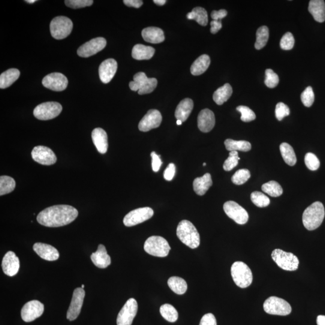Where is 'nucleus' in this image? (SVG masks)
<instances>
[{
  "mask_svg": "<svg viewBox=\"0 0 325 325\" xmlns=\"http://www.w3.org/2000/svg\"><path fill=\"white\" fill-rule=\"evenodd\" d=\"M78 211L68 205H57L42 210L37 221L47 227H60L70 224L77 218Z\"/></svg>",
  "mask_w": 325,
  "mask_h": 325,
  "instance_id": "obj_1",
  "label": "nucleus"
},
{
  "mask_svg": "<svg viewBox=\"0 0 325 325\" xmlns=\"http://www.w3.org/2000/svg\"><path fill=\"white\" fill-rule=\"evenodd\" d=\"M324 214L323 204L320 202H315L304 211L302 215L304 227L309 231L315 230L323 222Z\"/></svg>",
  "mask_w": 325,
  "mask_h": 325,
  "instance_id": "obj_2",
  "label": "nucleus"
},
{
  "mask_svg": "<svg viewBox=\"0 0 325 325\" xmlns=\"http://www.w3.org/2000/svg\"><path fill=\"white\" fill-rule=\"evenodd\" d=\"M177 237L185 245L191 249L197 248L200 245V236L191 222L183 220L177 229Z\"/></svg>",
  "mask_w": 325,
  "mask_h": 325,
  "instance_id": "obj_3",
  "label": "nucleus"
},
{
  "mask_svg": "<svg viewBox=\"0 0 325 325\" xmlns=\"http://www.w3.org/2000/svg\"><path fill=\"white\" fill-rule=\"evenodd\" d=\"M231 273L232 278L238 287L245 288L252 284L253 276L251 270L243 262H235L232 265Z\"/></svg>",
  "mask_w": 325,
  "mask_h": 325,
  "instance_id": "obj_4",
  "label": "nucleus"
},
{
  "mask_svg": "<svg viewBox=\"0 0 325 325\" xmlns=\"http://www.w3.org/2000/svg\"><path fill=\"white\" fill-rule=\"evenodd\" d=\"M133 79V81L129 82V88L132 91H138L139 95L151 93L157 86L158 81L156 78H147L146 74L142 72L135 74Z\"/></svg>",
  "mask_w": 325,
  "mask_h": 325,
  "instance_id": "obj_5",
  "label": "nucleus"
},
{
  "mask_svg": "<svg viewBox=\"0 0 325 325\" xmlns=\"http://www.w3.org/2000/svg\"><path fill=\"white\" fill-rule=\"evenodd\" d=\"M144 250L147 254L158 257H165L171 250L168 241L160 236H151L144 244Z\"/></svg>",
  "mask_w": 325,
  "mask_h": 325,
  "instance_id": "obj_6",
  "label": "nucleus"
},
{
  "mask_svg": "<svg viewBox=\"0 0 325 325\" xmlns=\"http://www.w3.org/2000/svg\"><path fill=\"white\" fill-rule=\"evenodd\" d=\"M272 258L276 264L283 270L294 271L299 267V259L292 253L276 249L273 250L272 253Z\"/></svg>",
  "mask_w": 325,
  "mask_h": 325,
  "instance_id": "obj_7",
  "label": "nucleus"
},
{
  "mask_svg": "<svg viewBox=\"0 0 325 325\" xmlns=\"http://www.w3.org/2000/svg\"><path fill=\"white\" fill-rule=\"evenodd\" d=\"M73 24L69 18L66 17L54 18L50 23V32L54 39H60L67 38L71 34Z\"/></svg>",
  "mask_w": 325,
  "mask_h": 325,
  "instance_id": "obj_8",
  "label": "nucleus"
},
{
  "mask_svg": "<svg viewBox=\"0 0 325 325\" xmlns=\"http://www.w3.org/2000/svg\"><path fill=\"white\" fill-rule=\"evenodd\" d=\"M263 308L267 314L272 315H287L291 312L290 303L275 296L268 298L263 304Z\"/></svg>",
  "mask_w": 325,
  "mask_h": 325,
  "instance_id": "obj_9",
  "label": "nucleus"
},
{
  "mask_svg": "<svg viewBox=\"0 0 325 325\" xmlns=\"http://www.w3.org/2000/svg\"><path fill=\"white\" fill-rule=\"evenodd\" d=\"M62 111V105L59 102H47L36 106L33 111V114L38 119L47 120L55 118Z\"/></svg>",
  "mask_w": 325,
  "mask_h": 325,
  "instance_id": "obj_10",
  "label": "nucleus"
},
{
  "mask_svg": "<svg viewBox=\"0 0 325 325\" xmlns=\"http://www.w3.org/2000/svg\"><path fill=\"white\" fill-rule=\"evenodd\" d=\"M153 211L149 207L139 208L128 213L123 220L126 227H130L140 224L152 218Z\"/></svg>",
  "mask_w": 325,
  "mask_h": 325,
  "instance_id": "obj_11",
  "label": "nucleus"
},
{
  "mask_svg": "<svg viewBox=\"0 0 325 325\" xmlns=\"http://www.w3.org/2000/svg\"><path fill=\"white\" fill-rule=\"evenodd\" d=\"M224 210L229 218L237 224L244 225L248 221L249 215L246 210L234 201H228L224 205Z\"/></svg>",
  "mask_w": 325,
  "mask_h": 325,
  "instance_id": "obj_12",
  "label": "nucleus"
},
{
  "mask_svg": "<svg viewBox=\"0 0 325 325\" xmlns=\"http://www.w3.org/2000/svg\"><path fill=\"white\" fill-rule=\"evenodd\" d=\"M138 310V304L134 298L126 301L117 317V325H131Z\"/></svg>",
  "mask_w": 325,
  "mask_h": 325,
  "instance_id": "obj_13",
  "label": "nucleus"
},
{
  "mask_svg": "<svg viewBox=\"0 0 325 325\" xmlns=\"http://www.w3.org/2000/svg\"><path fill=\"white\" fill-rule=\"evenodd\" d=\"M44 311L43 303L33 300L25 304L21 309V317L26 322H31L41 317Z\"/></svg>",
  "mask_w": 325,
  "mask_h": 325,
  "instance_id": "obj_14",
  "label": "nucleus"
},
{
  "mask_svg": "<svg viewBox=\"0 0 325 325\" xmlns=\"http://www.w3.org/2000/svg\"><path fill=\"white\" fill-rule=\"evenodd\" d=\"M106 44L107 41L104 38L93 39L78 48V55L81 57H89L95 55L103 50Z\"/></svg>",
  "mask_w": 325,
  "mask_h": 325,
  "instance_id": "obj_15",
  "label": "nucleus"
},
{
  "mask_svg": "<svg viewBox=\"0 0 325 325\" xmlns=\"http://www.w3.org/2000/svg\"><path fill=\"white\" fill-rule=\"evenodd\" d=\"M85 296V291L83 288L75 289L72 296L70 306L66 314V318L69 320L73 321L79 315L82 308L83 301Z\"/></svg>",
  "mask_w": 325,
  "mask_h": 325,
  "instance_id": "obj_16",
  "label": "nucleus"
},
{
  "mask_svg": "<svg viewBox=\"0 0 325 325\" xmlns=\"http://www.w3.org/2000/svg\"><path fill=\"white\" fill-rule=\"evenodd\" d=\"M42 84L48 89L60 92L66 89L68 80L64 75L59 72H54L45 76L42 80Z\"/></svg>",
  "mask_w": 325,
  "mask_h": 325,
  "instance_id": "obj_17",
  "label": "nucleus"
},
{
  "mask_svg": "<svg viewBox=\"0 0 325 325\" xmlns=\"http://www.w3.org/2000/svg\"><path fill=\"white\" fill-rule=\"evenodd\" d=\"M32 156L35 161L42 165H52L57 161L55 153L47 146H35L32 150Z\"/></svg>",
  "mask_w": 325,
  "mask_h": 325,
  "instance_id": "obj_18",
  "label": "nucleus"
},
{
  "mask_svg": "<svg viewBox=\"0 0 325 325\" xmlns=\"http://www.w3.org/2000/svg\"><path fill=\"white\" fill-rule=\"evenodd\" d=\"M161 121L162 116L160 112L157 110H150L138 123V129L143 132L149 131L150 129L158 128Z\"/></svg>",
  "mask_w": 325,
  "mask_h": 325,
  "instance_id": "obj_19",
  "label": "nucleus"
},
{
  "mask_svg": "<svg viewBox=\"0 0 325 325\" xmlns=\"http://www.w3.org/2000/svg\"><path fill=\"white\" fill-rule=\"evenodd\" d=\"M117 69V63L115 60L108 59L101 63L99 67V78L102 82L107 84L113 79Z\"/></svg>",
  "mask_w": 325,
  "mask_h": 325,
  "instance_id": "obj_20",
  "label": "nucleus"
},
{
  "mask_svg": "<svg viewBox=\"0 0 325 325\" xmlns=\"http://www.w3.org/2000/svg\"><path fill=\"white\" fill-rule=\"evenodd\" d=\"M20 267V260L16 254L12 251L6 253L2 261L3 270L6 275L9 276L16 275Z\"/></svg>",
  "mask_w": 325,
  "mask_h": 325,
  "instance_id": "obj_21",
  "label": "nucleus"
},
{
  "mask_svg": "<svg viewBox=\"0 0 325 325\" xmlns=\"http://www.w3.org/2000/svg\"><path fill=\"white\" fill-rule=\"evenodd\" d=\"M215 114L212 110L206 108L200 111L198 116V126L200 130L203 132L212 131L215 125Z\"/></svg>",
  "mask_w": 325,
  "mask_h": 325,
  "instance_id": "obj_22",
  "label": "nucleus"
},
{
  "mask_svg": "<svg viewBox=\"0 0 325 325\" xmlns=\"http://www.w3.org/2000/svg\"><path fill=\"white\" fill-rule=\"evenodd\" d=\"M33 250L39 257L47 261H56L59 258V252L53 246L43 243H36Z\"/></svg>",
  "mask_w": 325,
  "mask_h": 325,
  "instance_id": "obj_23",
  "label": "nucleus"
},
{
  "mask_svg": "<svg viewBox=\"0 0 325 325\" xmlns=\"http://www.w3.org/2000/svg\"><path fill=\"white\" fill-rule=\"evenodd\" d=\"M92 138L93 143L101 153H105L108 149V137L106 132L101 128L93 129L92 132Z\"/></svg>",
  "mask_w": 325,
  "mask_h": 325,
  "instance_id": "obj_24",
  "label": "nucleus"
},
{
  "mask_svg": "<svg viewBox=\"0 0 325 325\" xmlns=\"http://www.w3.org/2000/svg\"><path fill=\"white\" fill-rule=\"evenodd\" d=\"M90 258L93 263L100 269H105L111 264L110 257L107 254L105 247L102 245L98 246L97 251L92 253Z\"/></svg>",
  "mask_w": 325,
  "mask_h": 325,
  "instance_id": "obj_25",
  "label": "nucleus"
},
{
  "mask_svg": "<svg viewBox=\"0 0 325 325\" xmlns=\"http://www.w3.org/2000/svg\"><path fill=\"white\" fill-rule=\"evenodd\" d=\"M141 35L144 41L151 44H159L165 41L164 31L158 27H147L142 30Z\"/></svg>",
  "mask_w": 325,
  "mask_h": 325,
  "instance_id": "obj_26",
  "label": "nucleus"
},
{
  "mask_svg": "<svg viewBox=\"0 0 325 325\" xmlns=\"http://www.w3.org/2000/svg\"><path fill=\"white\" fill-rule=\"evenodd\" d=\"M308 11L317 22L323 23L325 21V3L323 0H311L309 3Z\"/></svg>",
  "mask_w": 325,
  "mask_h": 325,
  "instance_id": "obj_27",
  "label": "nucleus"
},
{
  "mask_svg": "<svg viewBox=\"0 0 325 325\" xmlns=\"http://www.w3.org/2000/svg\"><path fill=\"white\" fill-rule=\"evenodd\" d=\"M194 108V102L190 98H185L181 101L177 107L175 116L177 120L185 122L191 114Z\"/></svg>",
  "mask_w": 325,
  "mask_h": 325,
  "instance_id": "obj_28",
  "label": "nucleus"
},
{
  "mask_svg": "<svg viewBox=\"0 0 325 325\" xmlns=\"http://www.w3.org/2000/svg\"><path fill=\"white\" fill-rule=\"evenodd\" d=\"M213 185L212 176L209 173H207L203 177L195 179L193 183L194 190L196 194L203 196Z\"/></svg>",
  "mask_w": 325,
  "mask_h": 325,
  "instance_id": "obj_29",
  "label": "nucleus"
},
{
  "mask_svg": "<svg viewBox=\"0 0 325 325\" xmlns=\"http://www.w3.org/2000/svg\"><path fill=\"white\" fill-rule=\"evenodd\" d=\"M155 53L154 48L141 44H137L132 48V58L138 60H149Z\"/></svg>",
  "mask_w": 325,
  "mask_h": 325,
  "instance_id": "obj_30",
  "label": "nucleus"
},
{
  "mask_svg": "<svg viewBox=\"0 0 325 325\" xmlns=\"http://www.w3.org/2000/svg\"><path fill=\"white\" fill-rule=\"evenodd\" d=\"M210 62V57L207 54H203V55L199 57L191 66V74L194 75L203 74L209 68Z\"/></svg>",
  "mask_w": 325,
  "mask_h": 325,
  "instance_id": "obj_31",
  "label": "nucleus"
},
{
  "mask_svg": "<svg viewBox=\"0 0 325 325\" xmlns=\"http://www.w3.org/2000/svg\"><path fill=\"white\" fill-rule=\"evenodd\" d=\"M20 72L18 69L12 68L6 71L0 75V88H8L20 77Z\"/></svg>",
  "mask_w": 325,
  "mask_h": 325,
  "instance_id": "obj_32",
  "label": "nucleus"
},
{
  "mask_svg": "<svg viewBox=\"0 0 325 325\" xmlns=\"http://www.w3.org/2000/svg\"><path fill=\"white\" fill-rule=\"evenodd\" d=\"M233 93V88L230 84H225L224 86L217 89L213 94V100L218 105H221L228 100Z\"/></svg>",
  "mask_w": 325,
  "mask_h": 325,
  "instance_id": "obj_33",
  "label": "nucleus"
},
{
  "mask_svg": "<svg viewBox=\"0 0 325 325\" xmlns=\"http://www.w3.org/2000/svg\"><path fill=\"white\" fill-rule=\"evenodd\" d=\"M226 149L229 151H237L240 150L243 152H248L251 149V144L248 141L234 140L228 138L225 141Z\"/></svg>",
  "mask_w": 325,
  "mask_h": 325,
  "instance_id": "obj_34",
  "label": "nucleus"
},
{
  "mask_svg": "<svg viewBox=\"0 0 325 325\" xmlns=\"http://www.w3.org/2000/svg\"><path fill=\"white\" fill-rule=\"evenodd\" d=\"M168 284L171 290L177 294H185L188 290V284L186 281L180 277H171L168 279Z\"/></svg>",
  "mask_w": 325,
  "mask_h": 325,
  "instance_id": "obj_35",
  "label": "nucleus"
},
{
  "mask_svg": "<svg viewBox=\"0 0 325 325\" xmlns=\"http://www.w3.org/2000/svg\"><path fill=\"white\" fill-rule=\"evenodd\" d=\"M279 148L282 158L286 164L290 167H293L296 164L297 158L293 147L287 143H282Z\"/></svg>",
  "mask_w": 325,
  "mask_h": 325,
  "instance_id": "obj_36",
  "label": "nucleus"
},
{
  "mask_svg": "<svg viewBox=\"0 0 325 325\" xmlns=\"http://www.w3.org/2000/svg\"><path fill=\"white\" fill-rule=\"evenodd\" d=\"M188 20H194L201 26H206L208 24V14L203 8L197 7L193 9L191 12L187 15Z\"/></svg>",
  "mask_w": 325,
  "mask_h": 325,
  "instance_id": "obj_37",
  "label": "nucleus"
},
{
  "mask_svg": "<svg viewBox=\"0 0 325 325\" xmlns=\"http://www.w3.org/2000/svg\"><path fill=\"white\" fill-rule=\"evenodd\" d=\"M256 42L255 48L259 50L266 46L269 38V29L267 26H261L257 30L256 33Z\"/></svg>",
  "mask_w": 325,
  "mask_h": 325,
  "instance_id": "obj_38",
  "label": "nucleus"
},
{
  "mask_svg": "<svg viewBox=\"0 0 325 325\" xmlns=\"http://www.w3.org/2000/svg\"><path fill=\"white\" fill-rule=\"evenodd\" d=\"M159 312L162 317L168 321L176 322L179 318V313L177 309L170 304L166 303L161 306L159 308Z\"/></svg>",
  "mask_w": 325,
  "mask_h": 325,
  "instance_id": "obj_39",
  "label": "nucleus"
},
{
  "mask_svg": "<svg viewBox=\"0 0 325 325\" xmlns=\"http://www.w3.org/2000/svg\"><path fill=\"white\" fill-rule=\"evenodd\" d=\"M261 189L262 191L272 197H279L283 193L282 187L275 181H270V182L264 184L262 186Z\"/></svg>",
  "mask_w": 325,
  "mask_h": 325,
  "instance_id": "obj_40",
  "label": "nucleus"
},
{
  "mask_svg": "<svg viewBox=\"0 0 325 325\" xmlns=\"http://www.w3.org/2000/svg\"><path fill=\"white\" fill-rule=\"evenodd\" d=\"M16 183L13 178L9 176L0 177V195L10 194L14 191Z\"/></svg>",
  "mask_w": 325,
  "mask_h": 325,
  "instance_id": "obj_41",
  "label": "nucleus"
},
{
  "mask_svg": "<svg viewBox=\"0 0 325 325\" xmlns=\"http://www.w3.org/2000/svg\"><path fill=\"white\" fill-rule=\"evenodd\" d=\"M251 201L256 206L263 208L269 206L270 203V199L263 193L254 192L251 195Z\"/></svg>",
  "mask_w": 325,
  "mask_h": 325,
  "instance_id": "obj_42",
  "label": "nucleus"
},
{
  "mask_svg": "<svg viewBox=\"0 0 325 325\" xmlns=\"http://www.w3.org/2000/svg\"><path fill=\"white\" fill-rule=\"evenodd\" d=\"M251 177V174L246 169L238 170L231 178L232 182L236 185H242Z\"/></svg>",
  "mask_w": 325,
  "mask_h": 325,
  "instance_id": "obj_43",
  "label": "nucleus"
},
{
  "mask_svg": "<svg viewBox=\"0 0 325 325\" xmlns=\"http://www.w3.org/2000/svg\"><path fill=\"white\" fill-rule=\"evenodd\" d=\"M239 160L240 158L238 152L230 151L228 158L224 162L223 168L225 171L233 170L235 167H237Z\"/></svg>",
  "mask_w": 325,
  "mask_h": 325,
  "instance_id": "obj_44",
  "label": "nucleus"
},
{
  "mask_svg": "<svg viewBox=\"0 0 325 325\" xmlns=\"http://www.w3.org/2000/svg\"><path fill=\"white\" fill-rule=\"evenodd\" d=\"M265 75H266V78H265L264 83L268 87L272 89L278 85L279 82L278 75L272 69H266Z\"/></svg>",
  "mask_w": 325,
  "mask_h": 325,
  "instance_id": "obj_45",
  "label": "nucleus"
},
{
  "mask_svg": "<svg viewBox=\"0 0 325 325\" xmlns=\"http://www.w3.org/2000/svg\"><path fill=\"white\" fill-rule=\"evenodd\" d=\"M236 109L242 114L241 120L243 122H251L256 118L255 113L248 107L245 106V105H240V106L237 107Z\"/></svg>",
  "mask_w": 325,
  "mask_h": 325,
  "instance_id": "obj_46",
  "label": "nucleus"
},
{
  "mask_svg": "<svg viewBox=\"0 0 325 325\" xmlns=\"http://www.w3.org/2000/svg\"><path fill=\"white\" fill-rule=\"evenodd\" d=\"M301 101L305 107H310L314 101V94L311 86L307 87L301 94Z\"/></svg>",
  "mask_w": 325,
  "mask_h": 325,
  "instance_id": "obj_47",
  "label": "nucleus"
},
{
  "mask_svg": "<svg viewBox=\"0 0 325 325\" xmlns=\"http://www.w3.org/2000/svg\"><path fill=\"white\" fill-rule=\"evenodd\" d=\"M305 164L309 170L313 171L317 170L320 167V161L314 153L311 152L305 155Z\"/></svg>",
  "mask_w": 325,
  "mask_h": 325,
  "instance_id": "obj_48",
  "label": "nucleus"
},
{
  "mask_svg": "<svg viewBox=\"0 0 325 325\" xmlns=\"http://www.w3.org/2000/svg\"><path fill=\"white\" fill-rule=\"evenodd\" d=\"M294 45V38L290 32L286 33L282 36L280 41V47L284 50H290L293 48Z\"/></svg>",
  "mask_w": 325,
  "mask_h": 325,
  "instance_id": "obj_49",
  "label": "nucleus"
},
{
  "mask_svg": "<svg viewBox=\"0 0 325 325\" xmlns=\"http://www.w3.org/2000/svg\"><path fill=\"white\" fill-rule=\"evenodd\" d=\"M65 5L72 9H80L92 5V0H66Z\"/></svg>",
  "mask_w": 325,
  "mask_h": 325,
  "instance_id": "obj_50",
  "label": "nucleus"
},
{
  "mask_svg": "<svg viewBox=\"0 0 325 325\" xmlns=\"http://www.w3.org/2000/svg\"><path fill=\"white\" fill-rule=\"evenodd\" d=\"M290 114V109L287 105L283 102H279L276 104L275 108V116L278 120H282L285 117Z\"/></svg>",
  "mask_w": 325,
  "mask_h": 325,
  "instance_id": "obj_51",
  "label": "nucleus"
},
{
  "mask_svg": "<svg viewBox=\"0 0 325 325\" xmlns=\"http://www.w3.org/2000/svg\"><path fill=\"white\" fill-rule=\"evenodd\" d=\"M200 325H217L215 316L212 313H208L202 317Z\"/></svg>",
  "mask_w": 325,
  "mask_h": 325,
  "instance_id": "obj_52",
  "label": "nucleus"
},
{
  "mask_svg": "<svg viewBox=\"0 0 325 325\" xmlns=\"http://www.w3.org/2000/svg\"><path fill=\"white\" fill-rule=\"evenodd\" d=\"M150 156L152 157V170L155 173L158 172L160 169L161 166L162 165V161L161 160L159 155L156 154L155 152H152L150 153Z\"/></svg>",
  "mask_w": 325,
  "mask_h": 325,
  "instance_id": "obj_53",
  "label": "nucleus"
},
{
  "mask_svg": "<svg viewBox=\"0 0 325 325\" xmlns=\"http://www.w3.org/2000/svg\"><path fill=\"white\" fill-rule=\"evenodd\" d=\"M176 166L174 164H170L168 166L164 172V178L166 180L171 181L174 179L176 174Z\"/></svg>",
  "mask_w": 325,
  "mask_h": 325,
  "instance_id": "obj_54",
  "label": "nucleus"
},
{
  "mask_svg": "<svg viewBox=\"0 0 325 325\" xmlns=\"http://www.w3.org/2000/svg\"><path fill=\"white\" fill-rule=\"evenodd\" d=\"M228 12L225 9H221V10L217 11H213L211 14V17L213 20L221 21L223 18L227 16Z\"/></svg>",
  "mask_w": 325,
  "mask_h": 325,
  "instance_id": "obj_55",
  "label": "nucleus"
},
{
  "mask_svg": "<svg viewBox=\"0 0 325 325\" xmlns=\"http://www.w3.org/2000/svg\"><path fill=\"white\" fill-rule=\"evenodd\" d=\"M210 32L212 34H216L222 29V24L221 21L213 20L210 23Z\"/></svg>",
  "mask_w": 325,
  "mask_h": 325,
  "instance_id": "obj_56",
  "label": "nucleus"
},
{
  "mask_svg": "<svg viewBox=\"0 0 325 325\" xmlns=\"http://www.w3.org/2000/svg\"><path fill=\"white\" fill-rule=\"evenodd\" d=\"M123 3L128 7L139 8L143 5V2L141 0H124Z\"/></svg>",
  "mask_w": 325,
  "mask_h": 325,
  "instance_id": "obj_57",
  "label": "nucleus"
},
{
  "mask_svg": "<svg viewBox=\"0 0 325 325\" xmlns=\"http://www.w3.org/2000/svg\"><path fill=\"white\" fill-rule=\"evenodd\" d=\"M317 325H325V315H320L317 318Z\"/></svg>",
  "mask_w": 325,
  "mask_h": 325,
  "instance_id": "obj_58",
  "label": "nucleus"
},
{
  "mask_svg": "<svg viewBox=\"0 0 325 325\" xmlns=\"http://www.w3.org/2000/svg\"><path fill=\"white\" fill-rule=\"evenodd\" d=\"M153 3H155L156 5L162 6L167 3V1L166 0H153Z\"/></svg>",
  "mask_w": 325,
  "mask_h": 325,
  "instance_id": "obj_59",
  "label": "nucleus"
},
{
  "mask_svg": "<svg viewBox=\"0 0 325 325\" xmlns=\"http://www.w3.org/2000/svg\"><path fill=\"white\" fill-rule=\"evenodd\" d=\"M27 3H30V4H33V3H35L36 1V0H27V1H26Z\"/></svg>",
  "mask_w": 325,
  "mask_h": 325,
  "instance_id": "obj_60",
  "label": "nucleus"
},
{
  "mask_svg": "<svg viewBox=\"0 0 325 325\" xmlns=\"http://www.w3.org/2000/svg\"><path fill=\"white\" fill-rule=\"evenodd\" d=\"M182 123H183V122L182 121V120H177V124L178 125H182Z\"/></svg>",
  "mask_w": 325,
  "mask_h": 325,
  "instance_id": "obj_61",
  "label": "nucleus"
},
{
  "mask_svg": "<svg viewBox=\"0 0 325 325\" xmlns=\"http://www.w3.org/2000/svg\"><path fill=\"white\" fill-rule=\"evenodd\" d=\"M84 287V285L83 284L82 285H81V288H83Z\"/></svg>",
  "mask_w": 325,
  "mask_h": 325,
  "instance_id": "obj_62",
  "label": "nucleus"
},
{
  "mask_svg": "<svg viewBox=\"0 0 325 325\" xmlns=\"http://www.w3.org/2000/svg\"><path fill=\"white\" fill-rule=\"evenodd\" d=\"M203 166H206V162H204V164H203Z\"/></svg>",
  "mask_w": 325,
  "mask_h": 325,
  "instance_id": "obj_63",
  "label": "nucleus"
}]
</instances>
